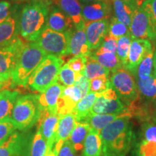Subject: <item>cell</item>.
Here are the masks:
<instances>
[{
    "label": "cell",
    "instance_id": "35",
    "mask_svg": "<svg viewBox=\"0 0 156 156\" xmlns=\"http://www.w3.org/2000/svg\"><path fill=\"white\" fill-rule=\"evenodd\" d=\"M78 74L73 71L67 64L62 66L60 69L58 76V82H59L64 87H69L74 85L78 76Z\"/></svg>",
    "mask_w": 156,
    "mask_h": 156
},
{
    "label": "cell",
    "instance_id": "24",
    "mask_svg": "<svg viewBox=\"0 0 156 156\" xmlns=\"http://www.w3.org/2000/svg\"><path fill=\"white\" fill-rule=\"evenodd\" d=\"M19 97L18 91L8 90L0 93V122L11 119L12 113Z\"/></svg>",
    "mask_w": 156,
    "mask_h": 156
},
{
    "label": "cell",
    "instance_id": "51",
    "mask_svg": "<svg viewBox=\"0 0 156 156\" xmlns=\"http://www.w3.org/2000/svg\"><path fill=\"white\" fill-rule=\"evenodd\" d=\"M12 1H15V2H24V1H31V0H12Z\"/></svg>",
    "mask_w": 156,
    "mask_h": 156
},
{
    "label": "cell",
    "instance_id": "36",
    "mask_svg": "<svg viewBox=\"0 0 156 156\" xmlns=\"http://www.w3.org/2000/svg\"><path fill=\"white\" fill-rule=\"evenodd\" d=\"M142 7L149 17L153 40L156 39V0H143Z\"/></svg>",
    "mask_w": 156,
    "mask_h": 156
},
{
    "label": "cell",
    "instance_id": "31",
    "mask_svg": "<svg viewBox=\"0 0 156 156\" xmlns=\"http://www.w3.org/2000/svg\"><path fill=\"white\" fill-rule=\"evenodd\" d=\"M155 50L153 48L146 54L142 58L136 70V77L139 79H146L151 75L153 72V58Z\"/></svg>",
    "mask_w": 156,
    "mask_h": 156
},
{
    "label": "cell",
    "instance_id": "39",
    "mask_svg": "<svg viewBox=\"0 0 156 156\" xmlns=\"http://www.w3.org/2000/svg\"><path fill=\"white\" fill-rule=\"evenodd\" d=\"M16 129L11 119L0 122V145L3 143Z\"/></svg>",
    "mask_w": 156,
    "mask_h": 156
},
{
    "label": "cell",
    "instance_id": "22",
    "mask_svg": "<svg viewBox=\"0 0 156 156\" xmlns=\"http://www.w3.org/2000/svg\"><path fill=\"white\" fill-rule=\"evenodd\" d=\"M46 28L57 32H66L75 28L73 20L55 5H51Z\"/></svg>",
    "mask_w": 156,
    "mask_h": 156
},
{
    "label": "cell",
    "instance_id": "43",
    "mask_svg": "<svg viewBox=\"0 0 156 156\" xmlns=\"http://www.w3.org/2000/svg\"><path fill=\"white\" fill-rule=\"evenodd\" d=\"M18 5L12 6L7 1L0 2V23H3L13 14Z\"/></svg>",
    "mask_w": 156,
    "mask_h": 156
},
{
    "label": "cell",
    "instance_id": "41",
    "mask_svg": "<svg viewBox=\"0 0 156 156\" xmlns=\"http://www.w3.org/2000/svg\"><path fill=\"white\" fill-rule=\"evenodd\" d=\"M139 156H156V142L142 140L138 149Z\"/></svg>",
    "mask_w": 156,
    "mask_h": 156
},
{
    "label": "cell",
    "instance_id": "34",
    "mask_svg": "<svg viewBox=\"0 0 156 156\" xmlns=\"http://www.w3.org/2000/svg\"><path fill=\"white\" fill-rule=\"evenodd\" d=\"M129 34H130L129 27L120 22L116 17L113 16L109 21L108 35L119 39Z\"/></svg>",
    "mask_w": 156,
    "mask_h": 156
},
{
    "label": "cell",
    "instance_id": "26",
    "mask_svg": "<svg viewBox=\"0 0 156 156\" xmlns=\"http://www.w3.org/2000/svg\"><path fill=\"white\" fill-rule=\"evenodd\" d=\"M90 55L100 63L103 67L108 69L110 73L115 71L123 67L122 62L116 53L109 51H93Z\"/></svg>",
    "mask_w": 156,
    "mask_h": 156
},
{
    "label": "cell",
    "instance_id": "30",
    "mask_svg": "<svg viewBox=\"0 0 156 156\" xmlns=\"http://www.w3.org/2000/svg\"><path fill=\"white\" fill-rule=\"evenodd\" d=\"M83 75L89 80H90L93 78L100 77V76H109L110 71L106 67H103L96 59H95L90 54L87 56L86 64H85V67Z\"/></svg>",
    "mask_w": 156,
    "mask_h": 156
},
{
    "label": "cell",
    "instance_id": "20",
    "mask_svg": "<svg viewBox=\"0 0 156 156\" xmlns=\"http://www.w3.org/2000/svg\"><path fill=\"white\" fill-rule=\"evenodd\" d=\"M76 124L77 121L73 113L60 116L57 132H56V142L52 149L57 155L64 142L69 139Z\"/></svg>",
    "mask_w": 156,
    "mask_h": 156
},
{
    "label": "cell",
    "instance_id": "50",
    "mask_svg": "<svg viewBox=\"0 0 156 156\" xmlns=\"http://www.w3.org/2000/svg\"><path fill=\"white\" fill-rule=\"evenodd\" d=\"M4 83H5V82H4L3 80H2V79L1 77H0V89L2 88V87L3 86V84H4Z\"/></svg>",
    "mask_w": 156,
    "mask_h": 156
},
{
    "label": "cell",
    "instance_id": "13",
    "mask_svg": "<svg viewBox=\"0 0 156 156\" xmlns=\"http://www.w3.org/2000/svg\"><path fill=\"white\" fill-rule=\"evenodd\" d=\"M60 116L58 114H51L47 112H42L38 120V128L47 142V152L51 151L56 142Z\"/></svg>",
    "mask_w": 156,
    "mask_h": 156
},
{
    "label": "cell",
    "instance_id": "47",
    "mask_svg": "<svg viewBox=\"0 0 156 156\" xmlns=\"http://www.w3.org/2000/svg\"><path fill=\"white\" fill-rule=\"evenodd\" d=\"M153 73L156 76V51L154 53V58H153Z\"/></svg>",
    "mask_w": 156,
    "mask_h": 156
},
{
    "label": "cell",
    "instance_id": "32",
    "mask_svg": "<svg viewBox=\"0 0 156 156\" xmlns=\"http://www.w3.org/2000/svg\"><path fill=\"white\" fill-rule=\"evenodd\" d=\"M47 152V142L41 130L38 128L32 141L30 147L29 156H45Z\"/></svg>",
    "mask_w": 156,
    "mask_h": 156
},
{
    "label": "cell",
    "instance_id": "10",
    "mask_svg": "<svg viewBox=\"0 0 156 156\" xmlns=\"http://www.w3.org/2000/svg\"><path fill=\"white\" fill-rule=\"evenodd\" d=\"M30 136L15 131L0 145V156H29Z\"/></svg>",
    "mask_w": 156,
    "mask_h": 156
},
{
    "label": "cell",
    "instance_id": "37",
    "mask_svg": "<svg viewBox=\"0 0 156 156\" xmlns=\"http://www.w3.org/2000/svg\"><path fill=\"white\" fill-rule=\"evenodd\" d=\"M109 76H100L90 80V92L101 93L104 92L110 86Z\"/></svg>",
    "mask_w": 156,
    "mask_h": 156
},
{
    "label": "cell",
    "instance_id": "46",
    "mask_svg": "<svg viewBox=\"0 0 156 156\" xmlns=\"http://www.w3.org/2000/svg\"><path fill=\"white\" fill-rule=\"evenodd\" d=\"M80 2H82L85 4H87L96 2H112V0H80Z\"/></svg>",
    "mask_w": 156,
    "mask_h": 156
},
{
    "label": "cell",
    "instance_id": "25",
    "mask_svg": "<svg viewBox=\"0 0 156 156\" xmlns=\"http://www.w3.org/2000/svg\"><path fill=\"white\" fill-rule=\"evenodd\" d=\"M102 142L100 134L90 129L84 143L83 156H101Z\"/></svg>",
    "mask_w": 156,
    "mask_h": 156
},
{
    "label": "cell",
    "instance_id": "33",
    "mask_svg": "<svg viewBox=\"0 0 156 156\" xmlns=\"http://www.w3.org/2000/svg\"><path fill=\"white\" fill-rule=\"evenodd\" d=\"M132 40V38L130 34L122 36L118 39L116 54L124 67H125L126 61H127L128 54L129 51L130 46H131Z\"/></svg>",
    "mask_w": 156,
    "mask_h": 156
},
{
    "label": "cell",
    "instance_id": "14",
    "mask_svg": "<svg viewBox=\"0 0 156 156\" xmlns=\"http://www.w3.org/2000/svg\"><path fill=\"white\" fill-rule=\"evenodd\" d=\"M91 53L85 30V25L75 27L71 31L67 55L87 56Z\"/></svg>",
    "mask_w": 156,
    "mask_h": 156
},
{
    "label": "cell",
    "instance_id": "4",
    "mask_svg": "<svg viewBox=\"0 0 156 156\" xmlns=\"http://www.w3.org/2000/svg\"><path fill=\"white\" fill-rule=\"evenodd\" d=\"M63 63L64 60L61 57L48 54L29 77L27 86L34 91L44 93L58 81V73Z\"/></svg>",
    "mask_w": 156,
    "mask_h": 156
},
{
    "label": "cell",
    "instance_id": "12",
    "mask_svg": "<svg viewBox=\"0 0 156 156\" xmlns=\"http://www.w3.org/2000/svg\"><path fill=\"white\" fill-rule=\"evenodd\" d=\"M153 48L151 41L147 39H132L127 61L125 65L126 69L136 76L137 67L142 58L149 51Z\"/></svg>",
    "mask_w": 156,
    "mask_h": 156
},
{
    "label": "cell",
    "instance_id": "38",
    "mask_svg": "<svg viewBox=\"0 0 156 156\" xmlns=\"http://www.w3.org/2000/svg\"><path fill=\"white\" fill-rule=\"evenodd\" d=\"M142 140L156 142V122L149 119L144 122L142 126Z\"/></svg>",
    "mask_w": 156,
    "mask_h": 156
},
{
    "label": "cell",
    "instance_id": "28",
    "mask_svg": "<svg viewBox=\"0 0 156 156\" xmlns=\"http://www.w3.org/2000/svg\"><path fill=\"white\" fill-rule=\"evenodd\" d=\"M90 129V126L87 122H77L75 128L68 139L75 151H80L83 149L85 138L88 134Z\"/></svg>",
    "mask_w": 156,
    "mask_h": 156
},
{
    "label": "cell",
    "instance_id": "40",
    "mask_svg": "<svg viewBox=\"0 0 156 156\" xmlns=\"http://www.w3.org/2000/svg\"><path fill=\"white\" fill-rule=\"evenodd\" d=\"M117 44H118V39L107 34L104 37L100 46L97 48L96 51H109L116 54Z\"/></svg>",
    "mask_w": 156,
    "mask_h": 156
},
{
    "label": "cell",
    "instance_id": "16",
    "mask_svg": "<svg viewBox=\"0 0 156 156\" xmlns=\"http://www.w3.org/2000/svg\"><path fill=\"white\" fill-rule=\"evenodd\" d=\"M112 9V2H96L85 4L82 7V16L84 23L109 19Z\"/></svg>",
    "mask_w": 156,
    "mask_h": 156
},
{
    "label": "cell",
    "instance_id": "45",
    "mask_svg": "<svg viewBox=\"0 0 156 156\" xmlns=\"http://www.w3.org/2000/svg\"><path fill=\"white\" fill-rule=\"evenodd\" d=\"M75 152V150L71 145L69 140H67L62 145L58 153V156H76Z\"/></svg>",
    "mask_w": 156,
    "mask_h": 156
},
{
    "label": "cell",
    "instance_id": "29",
    "mask_svg": "<svg viewBox=\"0 0 156 156\" xmlns=\"http://www.w3.org/2000/svg\"><path fill=\"white\" fill-rule=\"evenodd\" d=\"M123 114H100L90 113L83 122H87L91 129L100 134L101 130Z\"/></svg>",
    "mask_w": 156,
    "mask_h": 156
},
{
    "label": "cell",
    "instance_id": "9",
    "mask_svg": "<svg viewBox=\"0 0 156 156\" xmlns=\"http://www.w3.org/2000/svg\"><path fill=\"white\" fill-rule=\"evenodd\" d=\"M90 113L100 114H128L126 107L112 87H109L104 92L98 93L96 100Z\"/></svg>",
    "mask_w": 156,
    "mask_h": 156
},
{
    "label": "cell",
    "instance_id": "5",
    "mask_svg": "<svg viewBox=\"0 0 156 156\" xmlns=\"http://www.w3.org/2000/svg\"><path fill=\"white\" fill-rule=\"evenodd\" d=\"M41 113L38 95H25L17 98L12 113L11 121L17 129L25 131L38 122Z\"/></svg>",
    "mask_w": 156,
    "mask_h": 156
},
{
    "label": "cell",
    "instance_id": "48",
    "mask_svg": "<svg viewBox=\"0 0 156 156\" xmlns=\"http://www.w3.org/2000/svg\"><path fill=\"white\" fill-rule=\"evenodd\" d=\"M45 156H58V155H56L55 152H54V151H53V150H52L51 151L48 152V153H46V155H45Z\"/></svg>",
    "mask_w": 156,
    "mask_h": 156
},
{
    "label": "cell",
    "instance_id": "52",
    "mask_svg": "<svg viewBox=\"0 0 156 156\" xmlns=\"http://www.w3.org/2000/svg\"><path fill=\"white\" fill-rule=\"evenodd\" d=\"M154 108H155V111L156 112V100L155 101V103H154Z\"/></svg>",
    "mask_w": 156,
    "mask_h": 156
},
{
    "label": "cell",
    "instance_id": "8",
    "mask_svg": "<svg viewBox=\"0 0 156 156\" xmlns=\"http://www.w3.org/2000/svg\"><path fill=\"white\" fill-rule=\"evenodd\" d=\"M25 43L19 36L10 44L0 47V77L4 82L12 77L17 58Z\"/></svg>",
    "mask_w": 156,
    "mask_h": 156
},
{
    "label": "cell",
    "instance_id": "1",
    "mask_svg": "<svg viewBox=\"0 0 156 156\" xmlns=\"http://www.w3.org/2000/svg\"><path fill=\"white\" fill-rule=\"evenodd\" d=\"M132 116L123 114L100 132L103 156H126L133 142Z\"/></svg>",
    "mask_w": 156,
    "mask_h": 156
},
{
    "label": "cell",
    "instance_id": "23",
    "mask_svg": "<svg viewBox=\"0 0 156 156\" xmlns=\"http://www.w3.org/2000/svg\"><path fill=\"white\" fill-rule=\"evenodd\" d=\"M136 5V0H112L114 16L127 27H129L133 11Z\"/></svg>",
    "mask_w": 156,
    "mask_h": 156
},
{
    "label": "cell",
    "instance_id": "18",
    "mask_svg": "<svg viewBox=\"0 0 156 156\" xmlns=\"http://www.w3.org/2000/svg\"><path fill=\"white\" fill-rule=\"evenodd\" d=\"M59 82H56L48 87L46 91L38 95V102L42 112H47L51 114H58V101L64 89Z\"/></svg>",
    "mask_w": 156,
    "mask_h": 156
},
{
    "label": "cell",
    "instance_id": "49",
    "mask_svg": "<svg viewBox=\"0 0 156 156\" xmlns=\"http://www.w3.org/2000/svg\"><path fill=\"white\" fill-rule=\"evenodd\" d=\"M150 119L153 120V121H154V122H156V112L153 115V116H152L151 117V119ZM148 120H149V119H148Z\"/></svg>",
    "mask_w": 156,
    "mask_h": 156
},
{
    "label": "cell",
    "instance_id": "21",
    "mask_svg": "<svg viewBox=\"0 0 156 156\" xmlns=\"http://www.w3.org/2000/svg\"><path fill=\"white\" fill-rule=\"evenodd\" d=\"M52 3L73 20L75 27L85 25L82 16V7L80 0H51Z\"/></svg>",
    "mask_w": 156,
    "mask_h": 156
},
{
    "label": "cell",
    "instance_id": "3",
    "mask_svg": "<svg viewBox=\"0 0 156 156\" xmlns=\"http://www.w3.org/2000/svg\"><path fill=\"white\" fill-rule=\"evenodd\" d=\"M47 55L36 42L25 43L13 72V83L26 87L29 77Z\"/></svg>",
    "mask_w": 156,
    "mask_h": 156
},
{
    "label": "cell",
    "instance_id": "27",
    "mask_svg": "<svg viewBox=\"0 0 156 156\" xmlns=\"http://www.w3.org/2000/svg\"><path fill=\"white\" fill-rule=\"evenodd\" d=\"M98 97V93L90 92L85 97H83L75 106L72 112L75 116L77 122H83L90 114L92 107Z\"/></svg>",
    "mask_w": 156,
    "mask_h": 156
},
{
    "label": "cell",
    "instance_id": "2",
    "mask_svg": "<svg viewBox=\"0 0 156 156\" xmlns=\"http://www.w3.org/2000/svg\"><path fill=\"white\" fill-rule=\"evenodd\" d=\"M51 0H31L20 9L19 36L26 42H35L47 25Z\"/></svg>",
    "mask_w": 156,
    "mask_h": 156
},
{
    "label": "cell",
    "instance_id": "42",
    "mask_svg": "<svg viewBox=\"0 0 156 156\" xmlns=\"http://www.w3.org/2000/svg\"><path fill=\"white\" fill-rule=\"evenodd\" d=\"M87 56H74L67 62V64L75 73L83 74L86 64Z\"/></svg>",
    "mask_w": 156,
    "mask_h": 156
},
{
    "label": "cell",
    "instance_id": "17",
    "mask_svg": "<svg viewBox=\"0 0 156 156\" xmlns=\"http://www.w3.org/2000/svg\"><path fill=\"white\" fill-rule=\"evenodd\" d=\"M83 98L80 89L75 85L64 87L58 101L57 113L59 116L73 112L77 103Z\"/></svg>",
    "mask_w": 156,
    "mask_h": 156
},
{
    "label": "cell",
    "instance_id": "15",
    "mask_svg": "<svg viewBox=\"0 0 156 156\" xmlns=\"http://www.w3.org/2000/svg\"><path fill=\"white\" fill-rule=\"evenodd\" d=\"M109 19L85 23L87 44L91 51L100 46L104 37L108 34Z\"/></svg>",
    "mask_w": 156,
    "mask_h": 156
},
{
    "label": "cell",
    "instance_id": "6",
    "mask_svg": "<svg viewBox=\"0 0 156 156\" xmlns=\"http://www.w3.org/2000/svg\"><path fill=\"white\" fill-rule=\"evenodd\" d=\"M108 78L111 87L126 107L137 100L138 91L135 77L125 67H122L111 73Z\"/></svg>",
    "mask_w": 156,
    "mask_h": 156
},
{
    "label": "cell",
    "instance_id": "11",
    "mask_svg": "<svg viewBox=\"0 0 156 156\" xmlns=\"http://www.w3.org/2000/svg\"><path fill=\"white\" fill-rule=\"evenodd\" d=\"M129 29L132 39L153 40L149 17L142 5L134 8Z\"/></svg>",
    "mask_w": 156,
    "mask_h": 156
},
{
    "label": "cell",
    "instance_id": "44",
    "mask_svg": "<svg viewBox=\"0 0 156 156\" xmlns=\"http://www.w3.org/2000/svg\"><path fill=\"white\" fill-rule=\"evenodd\" d=\"M75 85L80 89L83 97H85L90 93V80L83 74H78Z\"/></svg>",
    "mask_w": 156,
    "mask_h": 156
},
{
    "label": "cell",
    "instance_id": "7",
    "mask_svg": "<svg viewBox=\"0 0 156 156\" xmlns=\"http://www.w3.org/2000/svg\"><path fill=\"white\" fill-rule=\"evenodd\" d=\"M72 30L62 33L46 28L35 42L47 54L62 58L67 54Z\"/></svg>",
    "mask_w": 156,
    "mask_h": 156
},
{
    "label": "cell",
    "instance_id": "19",
    "mask_svg": "<svg viewBox=\"0 0 156 156\" xmlns=\"http://www.w3.org/2000/svg\"><path fill=\"white\" fill-rule=\"evenodd\" d=\"M19 6L13 14L3 23H0V47L10 44L19 37Z\"/></svg>",
    "mask_w": 156,
    "mask_h": 156
}]
</instances>
